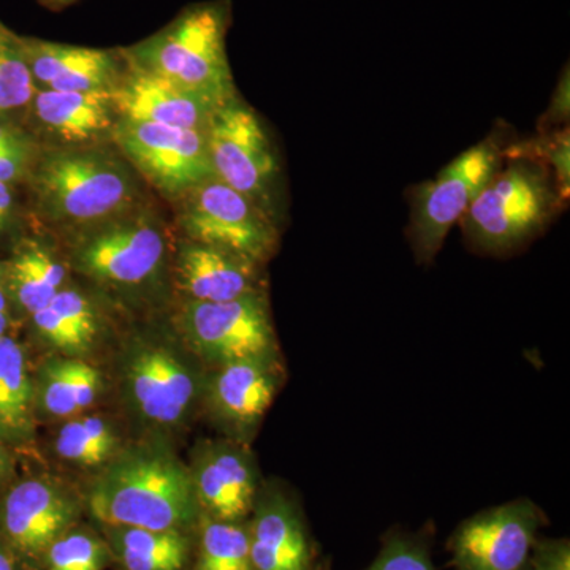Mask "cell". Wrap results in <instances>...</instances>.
I'll use <instances>...</instances> for the list:
<instances>
[{"mask_svg":"<svg viewBox=\"0 0 570 570\" xmlns=\"http://www.w3.org/2000/svg\"><path fill=\"white\" fill-rule=\"evenodd\" d=\"M37 138L24 124L0 119V151Z\"/></svg>","mask_w":570,"mask_h":570,"instance_id":"37","label":"cell"},{"mask_svg":"<svg viewBox=\"0 0 570 570\" xmlns=\"http://www.w3.org/2000/svg\"><path fill=\"white\" fill-rule=\"evenodd\" d=\"M108 546L124 570H184L189 564L190 539L183 531L105 527Z\"/></svg>","mask_w":570,"mask_h":570,"instance_id":"25","label":"cell"},{"mask_svg":"<svg viewBox=\"0 0 570 570\" xmlns=\"http://www.w3.org/2000/svg\"><path fill=\"white\" fill-rule=\"evenodd\" d=\"M232 22L228 0L195 3L148 39L122 48L134 66L223 105L238 96L225 50Z\"/></svg>","mask_w":570,"mask_h":570,"instance_id":"4","label":"cell"},{"mask_svg":"<svg viewBox=\"0 0 570 570\" xmlns=\"http://www.w3.org/2000/svg\"><path fill=\"white\" fill-rule=\"evenodd\" d=\"M55 445L58 455L70 463L100 466L115 459L118 438L107 420L91 415L67 422Z\"/></svg>","mask_w":570,"mask_h":570,"instance_id":"28","label":"cell"},{"mask_svg":"<svg viewBox=\"0 0 570 570\" xmlns=\"http://www.w3.org/2000/svg\"><path fill=\"white\" fill-rule=\"evenodd\" d=\"M37 89L63 92H111L126 69L122 48L77 47L21 36Z\"/></svg>","mask_w":570,"mask_h":570,"instance_id":"17","label":"cell"},{"mask_svg":"<svg viewBox=\"0 0 570 570\" xmlns=\"http://www.w3.org/2000/svg\"><path fill=\"white\" fill-rule=\"evenodd\" d=\"M570 112V78L569 67H566L564 73L561 75L560 82H558L557 89H554L553 96H551V102L549 110L543 115L542 132L551 130L557 126H568Z\"/></svg>","mask_w":570,"mask_h":570,"instance_id":"35","label":"cell"},{"mask_svg":"<svg viewBox=\"0 0 570 570\" xmlns=\"http://www.w3.org/2000/svg\"><path fill=\"white\" fill-rule=\"evenodd\" d=\"M78 502L45 478L11 480L0 491V540L24 564H36L56 539L73 528Z\"/></svg>","mask_w":570,"mask_h":570,"instance_id":"12","label":"cell"},{"mask_svg":"<svg viewBox=\"0 0 570 570\" xmlns=\"http://www.w3.org/2000/svg\"><path fill=\"white\" fill-rule=\"evenodd\" d=\"M110 94L118 118L179 129L205 130L219 107L127 59L122 77Z\"/></svg>","mask_w":570,"mask_h":570,"instance_id":"16","label":"cell"},{"mask_svg":"<svg viewBox=\"0 0 570 570\" xmlns=\"http://www.w3.org/2000/svg\"><path fill=\"white\" fill-rule=\"evenodd\" d=\"M39 2L41 6L47 7V9L62 10L71 6V3L77 2V0H39Z\"/></svg>","mask_w":570,"mask_h":570,"instance_id":"40","label":"cell"},{"mask_svg":"<svg viewBox=\"0 0 570 570\" xmlns=\"http://www.w3.org/2000/svg\"><path fill=\"white\" fill-rule=\"evenodd\" d=\"M21 204L18 198V187L0 183V239L18 238V227L21 223Z\"/></svg>","mask_w":570,"mask_h":570,"instance_id":"34","label":"cell"},{"mask_svg":"<svg viewBox=\"0 0 570 570\" xmlns=\"http://www.w3.org/2000/svg\"><path fill=\"white\" fill-rule=\"evenodd\" d=\"M181 321L190 346L216 367L279 355L265 292L232 302H187Z\"/></svg>","mask_w":570,"mask_h":570,"instance_id":"11","label":"cell"},{"mask_svg":"<svg viewBox=\"0 0 570 570\" xmlns=\"http://www.w3.org/2000/svg\"><path fill=\"white\" fill-rule=\"evenodd\" d=\"M124 373L135 409L154 425L181 422L200 395L197 371L160 344H138L130 352Z\"/></svg>","mask_w":570,"mask_h":570,"instance_id":"13","label":"cell"},{"mask_svg":"<svg viewBox=\"0 0 570 570\" xmlns=\"http://www.w3.org/2000/svg\"><path fill=\"white\" fill-rule=\"evenodd\" d=\"M505 154L513 156H528L542 160L553 171L558 189L566 202L570 193V138L569 127L558 130H546L535 140L517 142L508 146Z\"/></svg>","mask_w":570,"mask_h":570,"instance_id":"31","label":"cell"},{"mask_svg":"<svg viewBox=\"0 0 570 570\" xmlns=\"http://www.w3.org/2000/svg\"><path fill=\"white\" fill-rule=\"evenodd\" d=\"M283 381L279 355L217 366L208 385L209 406L232 441L246 444L253 436Z\"/></svg>","mask_w":570,"mask_h":570,"instance_id":"15","label":"cell"},{"mask_svg":"<svg viewBox=\"0 0 570 570\" xmlns=\"http://www.w3.org/2000/svg\"><path fill=\"white\" fill-rule=\"evenodd\" d=\"M531 570H570L568 538H538L531 553Z\"/></svg>","mask_w":570,"mask_h":570,"instance_id":"33","label":"cell"},{"mask_svg":"<svg viewBox=\"0 0 570 570\" xmlns=\"http://www.w3.org/2000/svg\"><path fill=\"white\" fill-rule=\"evenodd\" d=\"M36 92L21 36L0 21V119L24 124Z\"/></svg>","mask_w":570,"mask_h":570,"instance_id":"26","label":"cell"},{"mask_svg":"<svg viewBox=\"0 0 570 570\" xmlns=\"http://www.w3.org/2000/svg\"><path fill=\"white\" fill-rule=\"evenodd\" d=\"M363 570H436L428 532L390 531L374 561Z\"/></svg>","mask_w":570,"mask_h":570,"instance_id":"30","label":"cell"},{"mask_svg":"<svg viewBox=\"0 0 570 570\" xmlns=\"http://www.w3.org/2000/svg\"><path fill=\"white\" fill-rule=\"evenodd\" d=\"M247 530L254 570H325L298 502L285 491H257Z\"/></svg>","mask_w":570,"mask_h":570,"instance_id":"14","label":"cell"},{"mask_svg":"<svg viewBox=\"0 0 570 570\" xmlns=\"http://www.w3.org/2000/svg\"><path fill=\"white\" fill-rule=\"evenodd\" d=\"M110 550L94 534L69 530L51 543L45 553V570H104Z\"/></svg>","mask_w":570,"mask_h":570,"instance_id":"29","label":"cell"},{"mask_svg":"<svg viewBox=\"0 0 570 570\" xmlns=\"http://www.w3.org/2000/svg\"><path fill=\"white\" fill-rule=\"evenodd\" d=\"M29 321L43 343L67 355L85 354L99 336L96 306L81 291L67 285Z\"/></svg>","mask_w":570,"mask_h":570,"instance_id":"24","label":"cell"},{"mask_svg":"<svg viewBox=\"0 0 570 570\" xmlns=\"http://www.w3.org/2000/svg\"><path fill=\"white\" fill-rule=\"evenodd\" d=\"M135 175L121 154L100 145L40 146L24 186L41 220L85 230L135 208Z\"/></svg>","mask_w":570,"mask_h":570,"instance_id":"1","label":"cell"},{"mask_svg":"<svg viewBox=\"0 0 570 570\" xmlns=\"http://www.w3.org/2000/svg\"><path fill=\"white\" fill-rule=\"evenodd\" d=\"M39 151L40 142L37 138L2 149L0 151V183L18 187V189L24 186Z\"/></svg>","mask_w":570,"mask_h":570,"instance_id":"32","label":"cell"},{"mask_svg":"<svg viewBox=\"0 0 570 570\" xmlns=\"http://www.w3.org/2000/svg\"><path fill=\"white\" fill-rule=\"evenodd\" d=\"M546 524V513L528 498L482 510L450 535V562L455 570H531L532 547Z\"/></svg>","mask_w":570,"mask_h":570,"instance_id":"10","label":"cell"},{"mask_svg":"<svg viewBox=\"0 0 570 570\" xmlns=\"http://www.w3.org/2000/svg\"><path fill=\"white\" fill-rule=\"evenodd\" d=\"M14 479V455L2 441H0V491Z\"/></svg>","mask_w":570,"mask_h":570,"instance_id":"38","label":"cell"},{"mask_svg":"<svg viewBox=\"0 0 570 570\" xmlns=\"http://www.w3.org/2000/svg\"><path fill=\"white\" fill-rule=\"evenodd\" d=\"M36 387L21 341L0 336V441L14 452L36 439Z\"/></svg>","mask_w":570,"mask_h":570,"instance_id":"22","label":"cell"},{"mask_svg":"<svg viewBox=\"0 0 570 570\" xmlns=\"http://www.w3.org/2000/svg\"><path fill=\"white\" fill-rule=\"evenodd\" d=\"M26 564L14 554V551L0 540V570H24Z\"/></svg>","mask_w":570,"mask_h":570,"instance_id":"39","label":"cell"},{"mask_svg":"<svg viewBox=\"0 0 570 570\" xmlns=\"http://www.w3.org/2000/svg\"><path fill=\"white\" fill-rule=\"evenodd\" d=\"M3 268L18 321L43 309L67 284L66 264L41 236H18Z\"/></svg>","mask_w":570,"mask_h":570,"instance_id":"21","label":"cell"},{"mask_svg":"<svg viewBox=\"0 0 570 570\" xmlns=\"http://www.w3.org/2000/svg\"><path fill=\"white\" fill-rule=\"evenodd\" d=\"M262 264L186 239L176 257V275L189 302L223 303L262 294Z\"/></svg>","mask_w":570,"mask_h":570,"instance_id":"19","label":"cell"},{"mask_svg":"<svg viewBox=\"0 0 570 570\" xmlns=\"http://www.w3.org/2000/svg\"><path fill=\"white\" fill-rule=\"evenodd\" d=\"M205 130L118 118L111 138L119 154L146 181L167 197L181 198L216 176Z\"/></svg>","mask_w":570,"mask_h":570,"instance_id":"9","label":"cell"},{"mask_svg":"<svg viewBox=\"0 0 570 570\" xmlns=\"http://www.w3.org/2000/svg\"><path fill=\"white\" fill-rule=\"evenodd\" d=\"M167 238L148 209H130L81 230L71 264L82 275L115 287H138L163 269Z\"/></svg>","mask_w":570,"mask_h":570,"instance_id":"7","label":"cell"},{"mask_svg":"<svg viewBox=\"0 0 570 570\" xmlns=\"http://www.w3.org/2000/svg\"><path fill=\"white\" fill-rule=\"evenodd\" d=\"M205 132L216 178L275 216L279 164L257 112L232 97L214 110Z\"/></svg>","mask_w":570,"mask_h":570,"instance_id":"8","label":"cell"},{"mask_svg":"<svg viewBox=\"0 0 570 570\" xmlns=\"http://www.w3.org/2000/svg\"><path fill=\"white\" fill-rule=\"evenodd\" d=\"M194 570H254L247 521H220L204 515Z\"/></svg>","mask_w":570,"mask_h":570,"instance_id":"27","label":"cell"},{"mask_svg":"<svg viewBox=\"0 0 570 570\" xmlns=\"http://www.w3.org/2000/svg\"><path fill=\"white\" fill-rule=\"evenodd\" d=\"M118 112L110 92H63L37 89L24 126L58 138L63 146L97 145L111 138Z\"/></svg>","mask_w":570,"mask_h":570,"instance_id":"20","label":"cell"},{"mask_svg":"<svg viewBox=\"0 0 570 570\" xmlns=\"http://www.w3.org/2000/svg\"><path fill=\"white\" fill-rule=\"evenodd\" d=\"M18 324L17 313L11 305L9 287H7L3 258H0V336L11 335Z\"/></svg>","mask_w":570,"mask_h":570,"instance_id":"36","label":"cell"},{"mask_svg":"<svg viewBox=\"0 0 570 570\" xmlns=\"http://www.w3.org/2000/svg\"><path fill=\"white\" fill-rule=\"evenodd\" d=\"M88 508L104 527L187 532L204 519L193 471L154 445L108 461L88 491Z\"/></svg>","mask_w":570,"mask_h":570,"instance_id":"2","label":"cell"},{"mask_svg":"<svg viewBox=\"0 0 570 570\" xmlns=\"http://www.w3.org/2000/svg\"><path fill=\"white\" fill-rule=\"evenodd\" d=\"M493 132L445 165L436 178L414 187L407 236L420 265H430L491 176L505 159L510 142Z\"/></svg>","mask_w":570,"mask_h":570,"instance_id":"5","label":"cell"},{"mask_svg":"<svg viewBox=\"0 0 570 570\" xmlns=\"http://www.w3.org/2000/svg\"><path fill=\"white\" fill-rule=\"evenodd\" d=\"M564 202L553 171L542 160L505 154L461 217V232L478 253H513L549 227Z\"/></svg>","mask_w":570,"mask_h":570,"instance_id":"3","label":"cell"},{"mask_svg":"<svg viewBox=\"0 0 570 570\" xmlns=\"http://www.w3.org/2000/svg\"><path fill=\"white\" fill-rule=\"evenodd\" d=\"M204 515L247 521L257 497V468L242 442H217L202 453L193 471Z\"/></svg>","mask_w":570,"mask_h":570,"instance_id":"18","label":"cell"},{"mask_svg":"<svg viewBox=\"0 0 570 570\" xmlns=\"http://www.w3.org/2000/svg\"><path fill=\"white\" fill-rule=\"evenodd\" d=\"M178 200V224L186 239L245 255L262 265L275 255L279 234L272 214L216 176Z\"/></svg>","mask_w":570,"mask_h":570,"instance_id":"6","label":"cell"},{"mask_svg":"<svg viewBox=\"0 0 570 570\" xmlns=\"http://www.w3.org/2000/svg\"><path fill=\"white\" fill-rule=\"evenodd\" d=\"M33 387L37 414L73 417L96 403L102 392V376L82 360H50L37 371Z\"/></svg>","mask_w":570,"mask_h":570,"instance_id":"23","label":"cell"}]
</instances>
